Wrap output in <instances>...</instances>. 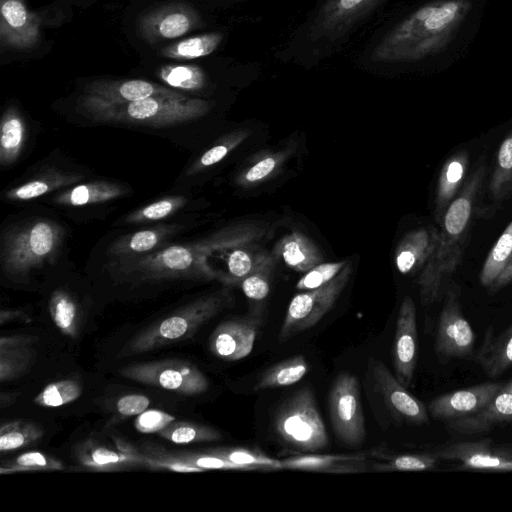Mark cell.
<instances>
[{"label": "cell", "instance_id": "obj_1", "mask_svg": "<svg viewBox=\"0 0 512 512\" xmlns=\"http://www.w3.org/2000/svg\"><path fill=\"white\" fill-rule=\"evenodd\" d=\"M263 234V228L252 223L230 225L190 243L166 245L148 254L113 259L109 269L118 282L134 285L182 279L218 280L210 258L232 247L252 243Z\"/></svg>", "mask_w": 512, "mask_h": 512}, {"label": "cell", "instance_id": "obj_2", "mask_svg": "<svg viewBox=\"0 0 512 512\" xmlns=\"http://www.w3.org/2000/svg\"><path fill=\"white\" fill-rule=\"evenodd\" d=\"M470 9V0H435L422 5L381 37L371 53L372 61L412 62L439 53Z\"/></svg>", "mask_w": 512, "mask_h": 512}, {"label": "cell", "instance_id": "obj_3", "mask_svg": "<svg viewBox=\"0 0 512 512\" xmlns=\"http://www.w3.org/2000/svg\"><path fill=\"white\" fill-rule=\"evenodd\" d=\"M485 169L479 166L452 200L440 220L436 248L417 279L422 305L439 300L446 284L459 266L467 245L473 208Z\"/></svg>", "mask_w": 512, "mask_h": 512}, {"label": "cell", "instance_id": "obj_4", "mask_svg": "<svg viewBox=\"0 0 512 512\" xmlns=\"http://www.w3.org/2000/svg\"><path fill=\"white\" fill-rule=\"evenodd\" d=\"M81 113L96 123L169 127L206 115L211 103L198 98L154 96L141 100L108 103L83 96Z\"/></svg>", "mask_w": 512, "mask_h": 512}, {"label": "cell", "instance_id": "obj_5", "mask_svg": "<svg viewBox=\"0 0 512 512\" xmlns=\"http://www.w3.org/2000/svg\"><path fill=\"white\" fill-rule=\"evenodd\" d=\"M65 236L64 227L48 218L34 217L10 226L1 236L3 272L14 281H24L32 271L56 260Z\"/></svg>", "mask_w": 512, "mask_h": 512}, {"label": "cell", "instance_id": "obj_6", "mask_svg": "<svg viewBox=\"0 0 512 512\" xmlns=\"http://www.w3.org/2000/svg\"><path fill=\"white\" fill-rule=\"evenodd\" d=\"M231 301L227 289L199 297L139 332L124 345L119 356L137 355L189 339Z\"/></svg>", "mask_w": 512, "mask_h": 512}, {"label": "cell", "instance_id": "obj_7", "mask_svg": "<svg viewBox=\"0 0 512 512\" xmlns=\"http://www.w3.org/2000/svg\"><path fill=\"white\" fill-rule=\"evenodd\" d=\"M387 0H325L310 17L303 40L315 56L339 46L364 19Z\"/></svg>", "mask_w": 512, "mask_h": 512}, {"label": "cell", "instance_id": "obj_8", "mask_svg": "<svg viewBox=\"0 0 512 512\" xmlns=\"http://www.w3.org/2000/svg\"><path fill=\"white\" fill-rule=\"evenodd\" d=\"M274 428L279 438L295 450L307 453L327 447L329 438L313 392L302 388L278 408Z\"/></svg>", "mask_w": 512, "mask_h": 512}, {"label": "cell", "instance_id": "obj_9", "mask_svg": "<svg viewBox=\"0 0 512 512\" xmlns=\"http://www.w3.org/2000/svg\"><path fill=\"white\" fill-rule=\"evenodd\" d=\"M352 272L351 262L328 283L296 294L283 319L279 341L286 342L315 326L333 307L345 289Z\"/></svg>", "mask_w": 512, "mask_h": 512}, {"label": "cell", "instance_id": "obj_10", "mask_svg": "<svg viewBox=\"0 0 512 512\" xmlns=\"http://www.w3.org/2000/svg\"><path fill=\"white\" fill-rule=\"evenodd\" d=\"M123 377L154 387H161L182 395H197L207 391L209 382L192 363L164 360L124 367Z\"/></svg>", "mask_w": 512, "mask_h": 512}, {"label": "cell", "instance_id": "obj_11", "mask_svg": "<svg viewBox=\"0 0 512 512\" xmlns=\"http://www.w3.org/2000/svg\"><path fill=\"white\" fill-rule=\"evenodd\" d=\"M329 413L338 440L345 445L358 446L366 435L357 378L340 374L329 394Z\"/></svg>", "mask_w": 512, "mask_h": 512}, {"label": "cell", "instance_id": "obj_12", "mask_svg": "<svg viewBox=\"0 0 512 512\" xmlns=\"http://www.w3.org/2000/svg\"><path fill=\"white\" fill-rule=\"evenodd\" d=\"M475 333L462 313L459 293L455 287L447 289L438 319L435 351L440 360L450 361L472 354Z\"/></svg>", "mask_w": 512, "mask_h": 512}, {"label": "cell", "instance_id": "obj_13", "mask_svg": "<svg viewBox=\"0 0 512 512\" xmlns=\"http://www.w3.org/2000/svg\"><path fill=\"white\" fill-rule=\"evenodd\" d=\"M201 25L194 7L183 2L163 4L139 19V31L149 43L177 39Z\"/></svg>", "mask_w": 512, "mask_h": 512}, {"label": "cell", "instance_id": "obj_14", "mask_svg": "<svg viewBox=\"0 0 512 512\" xmlns=\"http://www.w3.org/2000/svg\"><path fill=\"white\" fill-rule=\"evenodd\" d=\"M262 312L259 307L246 316L220 323L210 336V351L225 361H237L247 357L253 350L263 319Z\"/></svg>", "mask_w": 512, "mask_h": 512}, {"label": "cell", "instance_id": "obj_15", "mask_svg": "<svg viewBox=\"0 0 512 512\" xmlns=\"http://www.w3.org/2000/svg\"><path fill=\"white\" fill-rule=\"evenodd\" d=\"M41 18L29 10L25 0H0V46L28 50L41 37Z\"/></svg>", "mask_w": 512, "mask_h": 512}, {"label": "cell", "instance_id": "obj_16", "mask_svg": "<svg viewBox=\"0 0 512 512\" xmlns=\"http://www.w3.org/2000/svg\"><path fill=\"white\" fill-rule=\"evenodd\" d=\"M418 359L416 307L405 297L400 305L393 345V365L396 378L408 387L414 378Z\"/></svg>", "mask_w": 512, "mask_h": 512}, {"label": "cell", "instance_id": "obj_17", "mask_svg": "<svg viewBox=\"0 0 512 512\" xmlns=\"http://www.w3.org/2000/svg\"><path fill=\"white\" fill-rule=\"evenodd\" d=\"M503 386L484 382L465 389L442 394L428 404V412L435 419L447 422L481 411Z\"/></svg>", "mask_w": 512, "mask_h": 512}, {"label": "cell", "instance_id": "obj_18", "mask_svg": "<svg viewBox=\"0 0 512 512\" xmlns=\"http://www.w3.org/2000/svg\"><path fill=\"white\" fill-rule=\"evenodd\" d=\"M375 384L390 412L399 420L412 425H424L429 422L427 407L396 378L381 362L373 369Z\"/></svg>", "mask_w": 512, "mask_h": 512}, {"label": "cell", "instance_id": "obj_19", "mask_svg": "<svg viewBox=\"0 0 512 512\" xmlns=\"http://www.w3.org/2000/svg\"><path fill=\"white\" fill-rule=\"evenodd\" d=\"M85 96L108 103H124L154 96H185L181 92L141 79L95 80L84 89Z\"/></svg>", "mask_w": 512, "mask_h": 512}, {"label": "cell", "instance_id": "obj_20", "mask_svg": "<svg viewBox=\"0 0 512 512\" xmlns=\"http://www.w3.org/2000/svg\"><path fill=\"white\" fill-rule=\"evenodd\" d=\"M117 450L88 440L77 449V459L82 466L97 471H116L131 467H149V457L122 439L114 440Z\"/></svg>", "mask_w": 512, "mask_h": 512}, {"label": "cell", "instance_id": "obj_21", "mask_svg": "<svg viewBox=\"0 0 512 512\" xmlns=\"http://www.w3.org/2000/svg\"><path fill=\"white\" fill-rule=\"evenodd\" d=\"M439 459L458 461L464 468L512 471V457L487 441L451 444L437 453Z\"/></svg>", "mask_w": 512, "mask_h": 512}, {"label": "cell", "instance_id": "obj_22", "mask_svg": "<svg viewBox=\"0 0 512 512\" xmlns=\"http://www.w3.org/2000/svg\"><path fill=\"white\" fill-rule=\"evenodd\" d=\"M512 421V379L503 384L490 402L479 412L448 422L456 433L473 435L488 432L502 422Z\"/></svg>", "mask_w": 512, "mask_h": 512}, {"label": "cell", "instance_id": "obj_23", "mask_svg": "<svg viewBox=\"0 0 512 512\" xmlns=\"http://www.w3.org/2000/svg\"><path fill=\"white\" fill-rule=\"evenodd\" d=\"M182 228L179 224H160L123 235L110 245L108 255L121 259L154 252L166 246Z\"/></svg>", "mask_w": 512, "mask_h": 512}, {"label": "cell", "instance_id": "obj_24", "mask_svg": "<svg viewBox=\"0 0 512 512\" xmlns=\"http://www.w3.org/2000/svg\"><path fill=\"white\" fill-rule=\"evenodd\" d=\"M438 237L439 229L434 226L408 232L396 248L395 264L398 271L408 274L422 269L434 252Z\"/></svg>", "mask_w": 512, "mask_h": 512}, {"label": "cell", "instance_id": "obj_25", "mask_svg": "<svg viewBox=\"0 0 512 512\" xmlns=\"http://www.w3.org/2000/svg\"><path fill=\"white\" fill-rule=\"evenodd\" d=\"M365 453L303 454L281 460L282 469L325 473H355L366 470Z\"/></svg>", "mask_w": 512, "mask_h": 512}, {"label": "cell", "instance_id": "obj_26", "mask_svg": "<svg viewBox=\"0 0 512 512\" xmlns=\"http://www.w3.org/2000/svg\"><path fill=\"white\" fill-rule=\"evenodd\" d=\"M129 193V188L117 182L94 180L75 184L56 193L52 201L61 206H86L109 202Z\"/></svg>", "mask_w": 512, "mask_h": 512}, {"label": "cell", "instance_id": "obj_27", "mask_svg": "<svg viewBox=\"0 0 512 512\" xmlns=\"http://www.w3.org/2000/svg\"><path fill=\"white\" fill-rule=\"evenodd\" d=\"M273 252L288 267L298 272H307L322 263L324 259L316 243L299 231L284 235L275 244Z\"/></svg>", "mask_w": 512, "mask_h": 512}, {"label": "cell", "instance_id": "obj_28", "mask_svg": "<svg viewBox=\"0 0 512 512\" xmlns=\"http://www.w3.org/2000/svg\"><path fill=\"white\" fill-rule=\"evenodd\" d=\"M83 175L63 170H50L20 185L14 186L4 193L8 201L23 202L39 198L52 191L73 186L81 181Z\"/></svg>", "mask_w": 512, "mask_h": 512}, {"label": "cell", "instance_id": "obj_29", "mask_svg": "<svg viewBox=\"0 0 512 512\" xmlns=\"http://www.w3.org/2000/svg\"><path fill=\"white\" fill-rule=\"evenodd\" d=\"M475 359L490 377H497L509 369L512 366V325L498 336L491 327L487 328Z\"/></svg>", "mask_w": 512, "mask_h": 512}, {"label": "cell", "instance_id": "obj_30", "mask_svg": "<svg viewBox=\"0 0 512 512\" xmlns=\"http://www.w3.org/2000/svg\"><path fill=\"white\" fill-rule=\"evenodd\" d=\"M467 167L468 154L464 150L454 153L444 163L439 174L435 198V215L438 221L459 193Z\"/></svg>", "mask_w": 512, "mask_h": 512}, {"label": "cell", "instance_id": "obj_31", "mask_svg": "<svg viewBox=\"0 0 512 512\" xmlns=\"http://www.w3.org/2000/svg\"><path fill=\"white\" fill-rule=\"evenodd\" d=\"M0 132V165L8 168L21 157L27 139V125L17 107L5 109Z\"/></svg>", "mask_w": 512, "mask_h": 512}, {"label": "cell", "instance_id": "obj_32", "mask_svg": "<svg viewBox=\"0 0 512 512\" xmlns=\"http://www.w3.org/2000/svg\"><path fill=\"white\" fill-rule=\"evenodd\" d=\"M252 244L253 242L221 251L224 253L227 271L221 274L220 282L228 286L239 285L255 268L267 251Z\"/></svg>", "mask_w": 512, "mask_h": 512}, {"label": "cell", "instance_id": "obj_33", "mask_svg": "<svg viewBox=\"0 0 512 512\" xmlns=\"http://www.w3.org/2000/svg\"><path fill=\"white\" fill-rule=\"evenodd\" d=\"M309 364L303 355H295L275 364L263 373L254 391L291 386L304 378Z\"/></svg>", "mask_w": 512, "mask_h": 512}, {"label": "cell", "instance_id": "obj_34", "mask_svg": "<svg viewBox=\"0 0 512 512\" xmlns=\"http://www.w3.org/2000/svg\"><path fill=\"white\" fill-rule=\"evenodd\" d=\"M223 40L222 33L213 31L176 41L159 51V55L175 60H191L213 53Z\"/></svg>", "mask_w": 512, "mask_h": 512}, {"label": "cell", "instance_id": "obj_35", "mask_svg": "<svg viewBox=\"0 0 512 512\" xmlns=\"http://www.w3.org/2000/svg\"><path fill=\"white\" fill-rule=\"evenodd\" d=\"M512 261V221L489 251L479 273L480 284L490 289Z\"/></svg>", "mask_w": 512, "mask_h": 512}, {"label": "cell", "instance_id": "obj_36", "mask_svg": "<svg viewBox=\"0 0 512 512\" xmlns=\"http://www.w3.org/2000/svg\"><path fill=\"white\" fill-rule=\"evenodd\" d=\"M295 146H288L274 152H267L242 170L236 178L237 185L248 188L272 177L293 153Z\"/></svg>", "mask_w": 512, "mask_h": 512}, {"label": "cell", "instance_id": "obj_37", "mask_svg": "<svg viewBox=\"0 0 512 512\" xmlns=\"http://www.w3.org/2000/svg\"><path fill=\"white\" fill-rule=\"evenodd\" d=\"M49 312L54 324L64 335L71 338L78 336L80 308L69 292L55 290L50 297Z\"/></svg>", "mask_w": 512, "mask_h": 512}, {"label": "cell", "instance_id": "obj_38", "mask_svg": "<svg viewBox=\"0 0 512 512\" xmlns=\"http://www.w3.org/2000/svg\"><path fill=\"white\" fill-rule=\"evenodd\" d=\"M488 192L494 202L507 198L512 192V131L499 146Z\"/></svg>", "mask_w": 512, "mask_h": 512}, {"label": "cell", "instance_id": "obj_39", "mask_svg": "<svg viewBox=\"0 0 512 512\" xmlns=\"http://www.w3.org/2000/svg\"><path fill=\"white\" fill-rule=\"evenodd\" d=\"M277 260L278 257L273 251H267L249 275L240 282L247 298L262 301L268 296Z\"/></svg>", "mask_w": 512, "mask_h": 512}, {"label": "cell", "instance_id": "obj_40", "mask_svg": "<svg viewBox=\"0 0 512 512\" xmlns=\"http://www.w3.org/2000/svg\"><path fill=\"white\" fill-rule=\"evenodd\" d=\"M251 131L246 128L237 129L224 135L213 146L202 153L186 170V175L193 176L222 161L231 151L237 148Z\"/></svg>", "mask_w": 512, "mask_h": 512}, {"label": "cell", "instance_id": "obj_41", "mask_svg": "<svg viewBox=\"0 0 512 512\" xmlns=\"http://www.w3.org/2000/svg\"><path fill=\"white\" fill-rule=\"evenodd\" d=\"M146 455L161 458V459H169L179 461L186 465L196 467L202 469L203 471L209 469H222V470H253L252 468L241 465L238 463H234L225 458L205 453H167L161 449L155 447L146 448Z\"/></svg>", "mask_w": 512, "mask_h": 512}, {"label": "cell", "instance_id": "obj_42", "mask_svg": "<svg viewBox=\"0 0 512 512\" xmlns=\"http://www.w3.org/2000/svg\"><path fill=\"white\" fill-rule=\"evenodd\" d=\"M159 79L170 88L196 92L202 90L207 83L204 71L195 65L168 64L159 68Z\"/></svg>", "mask_w": 512, "mask_h": 512}, {"label": "cell", "instance_id": "obj_43", "mask_svg": "<svg viewBox=\"0 0 512 512\" xmlns=\"http://www.w3.org/2000/svg\"><path fill=\"white\" fill-rule=\"evenodd\" d=\"M158 434L177 444L212 442L222 438L220 431L210 426L176 420L169 423Z\"/></svg>", "mask_w": 512, "mask_h": 512}, {"label": "cell", "instance_id": "obj_44", "mask_svg": "<svg viewBox=\"0 0 512 512\" xmlns=\"http://www.w3.org/2000/svg\"><path fill=\"white\" fill-rule=\"evenodd\" d=\"M187 202L183 195L165 196L132 211L121 220V223L141 224L162 220L179 211Z\"/></svg>", "mask_w": 512, "mask_h": 512}, {"label": "cell", "instance_id": "obj_45", "mask_svg": "<svg viewBox=\"0 0 512 512\" xmlns=\"http://www.w3.org/2000/svg\"><path fill=\"white\" fill-rule=\"evenodd\" d=\"M206 452L234 463L248 466L253 470L282 469L281 460L270 457L257 449L245 447H218L209 449Z\"/></svg>", "mask_w": 512, "mask_h": 512}, {"label": "cell", "instance_id": "obj_46", "mask_svg": "<svg viewBox=\"0 0 512 512\" xmlns=\"http://www.w3.org/2000/svg\"><path fill=\"white\" fill-rule=\"evenodd\" d=\"M44 435L41 426L31 421L17 420L0 429V451L8 452L36 442Z\"/></svg>", "mask_w": 512, "mask_h": 512}, {"label": "cell", "instance_id": "obj_47", "mask_svg": "<svg viewBox=\"0 0 512 512\" xmlns=\"http://www.w3.org/2000/svg\"><path fill=\"white\" fill-rule=\"evenodd\" d=\"M35 351L30 346L0 349V380L10 381L23 375L33 364Z\"/></svg>", "mask_w": 512, "mask_h": 512}, {"label": "cell", "instance_id": "obj_48", "mask_svg": "<svg viewBox=\"0 0 512 512\" xmlns=\"http://www.w3.org/2000/svg\"><path fill=\"white\" fill-rule=\"evenodd\" d=\"M64 465L59 460L41 452H26L2 464L1 474L30 471L63 470Z\"/></svg>", "mask_w": 512, "mask_h": 512}, {"label": "cell", "instance_id": "obj_49", "mask_svg": "<svg viewBox=\"0 0 512 512\" xmlns=\"http://www.w3.org/2000/svg\"><path fill=\"white\" fill-rule=\"evenodd\" d=\"M82 394V386L75 380H61L48 384L35 398L42 407H59L71 403Z\"/></svg>", "mask_w": 512, "mask_h": 512}, {"label": "cell", "instance_id": "obj_50", "mask_svg": "<svg viewBox=\"0 0 512 512\" xmlns=\"http://www.w3.org/2000/svg\"><path fill=\"white\" fill-rule=\"evenodd\" d=\"M438 459L437 453L403 454L385 463L376 464L374 470L381 472L430 470L435 467Z\"/></svg>", "mask_w": 512, "mask_h": 512}, {"label": "cell", "instance_id": "obj_51", "mask_svg": "<svg viewBox=\"0 0 512 512\" xmlns=\"http://www.w3.org/2000/svg\"><path fill=\"white\" fill-rule=\"evenodd\" d=\"M348 261L320 263L307 271L296 283L298 290L318 288L331 281L347 264Z\"/></svg>", "mask_w": 512, "mask_h": 512}, {"label": "cell", "instance_id": "obj_52", "mask_svg": "<svg viewBox=\"0 0 512 512\" xmlns=\"http://www.w3.org/2000/svg\"><path fill=\"white\" fill-rule=\"evenodd\" d=\"M176 420L175 416L161 410H146L135 420V428L144 434L158 433L169 423Z\"/></svg>", "mask_w": 512, "mask_h": 512}, {"label": "cell", "instance_id": "obj_53", "mask_svg": "<svg viewBox=\"0 0 512 512\" xmlns=\"http://www.w3.org/2000/svg\"><path fill=\"white\" fill-rule=\"evenodd\" d=\"M150 404L148 397L141 394H128L117 401V410L124 416H136L147 410Z\"/></svg>", "mask_w": 512, "mask_h": 512}, {"label": "cell", "instance_id": "obj_54", "mask_svg": "<svg viewBox=\"0 0 512 512\" xmlns=\"http://www.w3.org/2000/svg\"><path fill=\"white\" fill-rule=\"evenodd\" d=\"M36 341L37 338L31 335H15L9 337H2L0 340V349L31 346Z\"/></svg>", "mask_w": 512, "mask_h": 512}, {"label": "cell", "instance_id": "obj_55", "mask_svg": "<svg viewBox=\"0 0 512 512\" xmlns=\"http://www.w3.org/2000/svg\"><path fill=\"white\" fill-rule=\"evenodd\" d=\"M510 282H512V261L506 267V269L502 272V274L495 281L493 286L489 289L492 292H496L503 287L507 286Z\"/></svg>", "mask_w": 512, "mask_h": 512}]
</instances>
